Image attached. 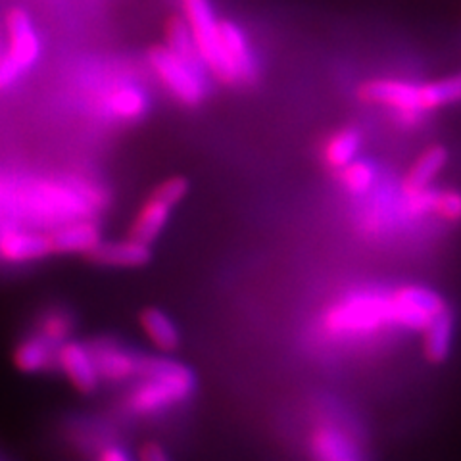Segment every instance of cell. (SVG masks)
Segmentation results:
<instances>
[{"instance_id": "obj_1", "label": "cell", "mask_w": 461, "mask_h": 461, "mask_svg": "<svg viewBox=\"0 0 461 461\" xmlns=\"http://www.w3.org/2000/svg\"><path fill=\"white\" fill-rule=\"evenodd\" d=\"M104 206V194L89 183L35 179L18 186H3V213L6 218L39 229L95 218Z\"/></svg>"}, {"instance_id": "obj_2", "label": "cell", "mask_w": 461, "mask_h": 461, "mask_svg": "<svg viewBox=\"0 0 461 461\" xmlns=\"http://www.w3.org/2000/svg\"><path fill=\"white\" fill-rule=\"evenodd\" d=\"M194 371L169 354H142L139 377L122 396V410L137 417L162 415L196 393Z\"/></svg>"}, {"instance_id": "obj_3", "label": "cell", "mask_w": 461, "mask_h": 461, "mask_svg": "<svg viewBox=\"0 0 461 461\" xmlns=\"http://www.w3.org/2000/svg\"><path fill=\"white\" fill-rule=\"evenodd\" d=\"M366 103L381 104L398 113H423L461 100V76L435 83H408L394 79H375L359 86Z\"/></svg>"}, {"instance_id": "obj_4", "label": "cell", "mask_w": 461, "mask_h": 461, "mask_svg": "<svg viewBox=\"0 0 461 461\" xmlns=\"http://www.w3.org/2000/svg\"><path fill=\"white\" fill-rule=\"evenodd\" d=\"M189 191L191 183L183 176H171L162 183H158L135 213L131 225H129L127 237L152 247L164 233L171 212L181 204Z\"/></svg>"}, {"instance_id": "obj_5", "label": "cell", "mask_w": 461, "mask_h": 461, "mask_svg": "<svg viewBox=\"0 0 461 461\" xmlns=\"http://www.w3.org/2000/svg\"><path fill=\"white\" fill-rule=\"evenodd\" d=\"M325 323L335 333H371L391 325V298L381 293L350 294L327 312Z\"/></svg>"}, {"instance_id": "obj_6", "label": "cell", "mask_w": 461, "mask_h": 461, "mask_svg": "<svg viewBox=\"0 0 461 461\" xmlns=\"http://www.w3.org/2000/svg\"><path fill=\"white\" fill-rule=\"evenodd\" d=\"M149 64L156 77L183 106L194 108L206 96V85L200 69L186 64L166 45H156L149 50Z\"/></svg>"}, {"instance_id": "obj_7", "label": "cell", "mask_w": 461, "mask_h": 461, "mask_svg": "<svg viewBox=\"0 0 461 461\" xmlns=\"http://www.w3.org/2000/svg\"><path fill=\"white\" fill-rule=\"evenodd\" d=\"M183 18L189 25L202 64L215 76L220 83H227V71L223 62L220 20L208 0H183Z\"/></svg>"}, {"instance_id": "obj_8", "label": "cell", "mask_w": 461, "mask_h": 461, "mask_svg": "<svg viewBox=\"0 0 461 461\" xmlns=\"http://www.w3.org/2000/svg\"><path fill=\"white\" fill-rule=\"evenodd\" d=\"M47 229L6 220L0 223V262L12 266L35 264L50 258Z\"/></svg>"}, {"instance_id": "obj_9", "label": "cell", "mask_w": 461, "mask_h": 461, "mask_svg": "<svg viewBox=\"0 0 461 461\" xmlns=\"http://www.w3.org/2000/svg\"><path fill=\"white\" fill-rule=\"evenodd\" d=\"M391 298V325L410 330H423L435 315L446 310V302L425 286H402Z\"/></svg>"}, {"instance_id": "obj_10", "label": "cell", "mask_w": 461, "mask_h": 461, "mask_svg": "<svg viewBox=\"0 0 461 461\" xmlns=\"http://www.w3.org/2000/svg\"><path fill=\"white\" fill-rule=\"evenodd\" d=\"M86 344L93 352L100 381L110 384H125L139 377L142 354L133 350L131 346L108 337H100Z\"/></svg>"}, {"instance_id": "obj_11", "label": "cell", "mask_w": 461, "mask_h": 461, "mask_svg": "<svg viewBox=\"0 0 461 461\" xmlns=\"http://www.w3.org/2000/svg\"><path fill=\"white\" fill-rule=\"evenodd\" d=\"M56 367L66 377L76 393L83 396H91L98 391L100 375L95 364L89 344L77 339H68L56 350Z\"/></svg>"}, {"instance_id": "obj_12", "label": "cell", "mask_w": 461, "mask_h": 461, "mask_svg": "<svg viewBox=\"0 0 461 461\" xmlns=\"http://www.w3.org/2000/svg\"><path fill=\"white\" fill-rule=\"evenodd\" d=\"M220 39L223 50V62L227 71L225 85H239V83H252L258 77V64L249 47L247 35L242 29L227 20H220Z\"/></svg>"}, {"instance_id": "obj_13", "label": "cell", "mask_w": 461, "mask_h": 461, "mask_svg": "<svg viewBox=\"0 0 461 461\" xmlns=\"http://www.w3.org/2000/svg\"><path fill=\"white\" fill-rule=\"evenodd\" d=\"M52 256H86L103 240V227L95 218L69 220L47 229Z\"/></svg>"}, {"instance_id": "obj_14", "label": "cell", "mask_w": 461, "mask_h": 461, "mask_svg": "<svg viewBox=\"0 0 461 461\" xmlns=\"http://www.w3.org/2000/svg\"><path fill=\"white\" fill-rule=\"evenodd\" d=\"M86 262L98 267L110 269H140L152 262L150 244H144L131 237L120 240H100L96 247L85 256Z\"/></svg>"}, {"instance_id": "obj_15", "label": "cell", "mask_w": 461, "mask_h": 461, "mask_svg": "<svg viewBox=\"0 0 461 461\" xmlns=\"http://www.w3.org/2000/svg\"><path fill=\"white\" fill-rule=\"evenodd\" d=\"M6 32H8V50L5 52L14 62L20 66L22 71L32 69L39 60L41 42L35 33L32 18L23 8H12L6 16Z\"/></svg>"}, {"instance_id": "obj_16", "label": "cell", "mask_w": 461, "mask_h": 461, "mask_svg": "<svg viewBox=\"0 0 461 461\" xmlns=\"http://www.w3.org/2000/svg\"><path fill=\"white\" fill-rule=\"evenodd\" d=\"M56 346L37 335L35 330L22 337L12 350V364L20 373L39 375L56 367Z\"/></svg>"}, {"instance_id": "obj_17", "label": "cell", "mask_w": 461, "mask_h": 461, "mask_svg": "<svg viewBox=\"0 0 461 461\" xmlns=\"http://www.w3.org/2000/svg\"><path fill=\"white\" fill-rule=\"evenodd\" d=\"M139 325L144 337L160 354H173L179 350L181 333L176 321L171 320V315H167L164 310L156 306L144 308L139 313Z\"/></svg>"}, {"instance_id": "obj_18", "label": "cell", "mask_w": 461, "mask_h": 461, "mask_svg": "<svg viewBox=\"0 0 461 461\" xmlns=\"http://www.w3.org/2000/svg\"><path fill=\"white\" fill-rule=\"evenodd\" d=\"M448 164V150L440 144H432L417 158L410 171L403 177V193L408 196L427 191V186L437 179L442 167Z\"/></svg>"}, {"instance_id": "obj_19", "label": "cell", "mask_w": 461, "mask_h": 461, "mask_svg": "<svg viewBox=\"0 0 461 461\" xmlns=\"http://www.w3.org/2000/svg\"><path fill=\"white\" fill-rule=\"evenodd\" d=\"M423 333V354L430 364H442L452 350L454 340V315L446 308L430 320L421 330Z\"/></svg>"}, {"instance_id": "obj_20", "label": "cell", "mask_w": 461, "mask_h": 461, "mask_svg": "<svg viewBox=\"0 0 461 461\" xmlns=\"http://www.w3.org/2000/svg\"><path fill=\"white\" fill-rule=\"evenodd\" d=\"M76 325H77V320L74 312L68 308L52 306V308L42 310L37 315L33 330L58 348V346L64 344L68 339L74 337Z\"/></svg>"}, {"instance_id": "obj_21", "label": "cell", "mask_w": 461, "mask_h": 461, "mask_svg": "<svg viewBox=\"0 0 461 461\" xmlns=\"http://www.w3.org/2000/svg\"><path fill=\"white\" fill-rule=\"evenodd\" d=\"M164 32H166L164 33L166 35L164 45L173 54H177L181 60H185L186 64H191V66H194L196 69L202 71L204 64H202V60H200L196 45H194V39H193V33H191L189 25H186L185 18L179 16V14H177V16L167 18Z\"/></svg>"}, {"instance_id": "obj_22", "label": "cell", "mask_w": 461, "mask_h": 461, "mask_svg": "<svg viewBox=\"0 0 461 461\" xmlns=\"http://www.w3.org/2000/svg\"><path fill=\"white\" fill-rule=\"evenodd\" d=\"M362 147V135L356 129H340L325 144V162L329 167L342 169L356 160V156Z\"/></svg>"}, {"instance_id": "obj_23", "label": "cell", "mask_w": 461, "mask_h": 461, "mask_svg": "<svg viewBox=\"0 0 461 461\" xmlns=\"http://www.w3.org/2000/svg\"><path fill=\"white\" fill-rule=\"evenodd\" d=\"M108 110L123 122H137L147 113L149 103L135 86H120L108 96Z\"/></svg>"}, {"instance_id": "obj_24", "label": "cell", "mask_w": 461, "mask_h": 461, "mask_svg": "<svg viewBox=\"0 0 461 461\" xmlns=\"http://www.w3.org/2000/svg\"><path fill=\"white\" fill-rule=\"evenodd\" d=\"M312 452L317 461H342L350 457V442L340 430L321 427L312 437Z\"/></svg>"}, {"instance_id": "obj_25", "label": "cell", "mask_w": 461, "mask_h": 461, "mask_svg": "<svg viewBox=\"0 0 461 461\" xmlns=\"http://www.w3.org/2000/svg\"><path fill=\"white\" fill-rule=\"evenodd\" d=\"M342 185L346 191H350L354 194H364L369 191V186L373 185L375 179V169L367 162H350L348 166H344L342 169Z\"/></svg>"}, {"instance_id": "obj_26", "label": "cell", "mask_w": 461, "mask_h": 461, "mask_svg": "<svg viewBox=\"0 0 461 461\" xmlns=\"http://www.w3.org/2000/svg\"><path fill=\"white\" fill-rule=\"evenodd\" d=\"M429 210L446 221H461V193L442 191L429 196Z\"/></svg>"}, {"instance_id": "obj_27", "label": "cell", "mask_w": 461, "mask_h": 461, "mask_svg": "<svg viewBox=\"0 0 461 461\" xmlns=\"http://www.w3.org/2000/svg\"><path fill=\"white\" fill-rule=\"evenodd\" d=\"M23 71L20 69V66L12 60L10 56L3 54L0 56V91H6L10 86L20 79V76Z\"/></svg>"}, {"instance_id": "obj_28", "label": "cell", "mask_w": 461, "mask_h": 461, "mask_svg": "<svg viewBox=\"0 0 461 461\" xmlns=\"http://www.w3.org/2000/svg\"><path fill=\"white\" fill-rule=\"evenodd\" d=\"M95 461H133V454L122 444L108 442L96 450Z\"/></svg>"}, {"instance_id": "obj_29", "label": "cell", "mask_w": 461, "mask_h": 461, "mask_svg": "<svg viewBox=\"0 0 461 461\" xmlns=\"http://www.w3.org/2000/svg\"><path fill=\"white\" fill-rule=\"evenodd\" d=\"M137 457H139V461H171L167 450L164 448L160 442H156V440L144 442L139 448Z\"/></svg>"}, {"instance_id": "obj_30", "label": "cell", "mask_w": 461, "mask_h": 461, "mask_svg": "<svg viewBox=\"0 0 461 461\" xmlns=\"http://www.w3.org/2000/svg\"><path fill=\"white\" fill-rule=\"evenodd\" d=\"M3 183H0V220H3Z\"/></svg>"}, {"instance_id": "obj_31", "label": "cell", "mask_w": 461, "mask_h": 461, "mask_svg": "<svg viewBox=\"0 0 461 461\" xmlns=\"http://www.w3.org/2000/svg\"><path fill=\"white\" fill-rule=\"evenodd\" d=\"M342 461H354L352 457H346V459H342Z\"/></svg>"}]
</instances>
